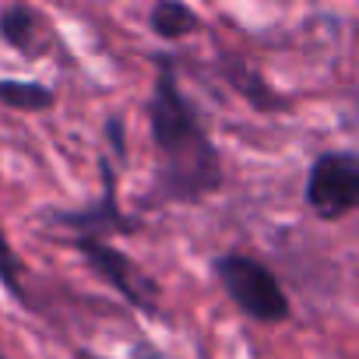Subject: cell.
<instances>
[{
    "label": "cell",
    "mask_w": 359,
    "mask_h": 359,
    "mask_svg": "<svg viewBox=\"0 0 359 359\" xmlns=\"http://www.w3.org/2000/svg\"><path fill=\"white\" fill-rule=\"evenodd\" d=\"M148 134L155 148V172L141 194V208L201 205L226 187L222 151L198 102L180 88L176 60L169 53L155 57V81L148 99Z\"/></svg>",
    "instance_id": "cell-1"
},
{
    "label": "cell",
    "mask_w": 359,
    "mask_h": 359,
    "mask_svg": "<svg viewBox=\"0 0 359 359\" xmlns=\"http://www.w3.org/2000/svg\"><path fill=\"white\" fill-rule=\"evenodd\" d=\"M212 275L226 299L254 324H285L292 317V299L282 278L254 254L226 250L212 257Z\"/></svg>",
    "instance_id": "cell-2"
},
{
    "label": "cell",
    "mask_w": 359,
    "mask_h": 359,
    "mask_svg": "<svg viewBox=\"0 0 359 359\" xmlns=\"http://www.w3.org/2000/svg\"><path fill=\"white\" fill-rule=\"evenodd\" d=\"M74 247V254L81 257V264L106 285L113 289L130 310H137L148 320H162V289L158 282L134 261L127 257L116 243L109 240H88V236H74L67 240Z\"/></svg>",
    "instance_id": "cell-3"
},
{
    "label": "cell",
    "mask_w": 359,
    "mask_h": 359,
    "mask_svg": "<svg viewBox=\"0 0 359 359\" xmlns=\"http://www.w3.org/2000/svg\"><path fill=\"white\" fill-rule=\"evenodd\" d=\"M306 208L320 222H341L359 208V155L352 148L320 151L306 169Z\"/></svg>",
    "instance_id": "cell-4"
},
{
    "label": "cell",
    "mask_w": 359,
    "mask_h": 359,
    "mask_svg": "<svg viewBox=\"0 0 359 359\" xmlns=\"http://www.w3.org/2000/svg\"><path fill=\"white\" fill-rule=\"evenodd\" d=\"M99 198L92 205H81V208H57L50 212V226L57 229H67L71 240L74 236H88V240H109L113 236H134L141 233V219L137 215H127L120 208V191H116V162L109 155H99Z\"/></svg>",
    "instance_id": "cell-5"
},
{
    "label": "cell",
    "mask_w": 359,
    "mask_h": 359,
    "mask_svg": "<svg viewBox=\"0 0 359 359\" xmlns=\"http://www.w3.org/2000/svg\"><path fill=\"white\" fill-rule=\"evenodd\" d=\"M46 18L32 4H8L0 8V43L11 46L15 53L36 60L46 50Z\"/></svg>",
    "instance_id": "cell-6"
},
{
    "label": "cell",
    "mask_w": 359,
    "mask_h": 359,
    "mask_svg": "<svg viewBox=\"0 0 359 359\" xmlns=\"http://www.w3.org/2000/svg\"><path fill=\"white\" fill-rule=\"evenodd\" d=\"M148 29L162 43H180L187 36H198L205 29V18L191 4H180V0H158V4L148 11Z\"/></svg>",
    "instance_id": "cell-7"
},
{
    "label": "cell",
    "mask_w": 359,
    "mask_h": 359,
    "mask_svg": "<svg viewBox=\"0 0 359 359\" xmlns=\"http://www.w3.org/2000/svg\"><path fill=\"white\" fill-rule=\"evenodd\" d=\"M226 78H229V85H233L254 109H261V113H278V109L289 106V99H282V95L264 81V74L254 71V67L243 64V60H226Z\"/></svg>",
    "instance_id": "cell-8"
},
{
    "label": "cell",
    "mask_w": 359,
    "mask_h": 359,
    "mask_svg": "<svg viewBox=\"0 0 359 359\" xmlns=\"http://www.w3.org/2000/svg\"><path fill=\"white\" fill-rule=\"evenodd\" d=\"M0 106L15 113H46L57 106V92L29 78H0Z\"/></svg>",
    "instance_id": "cell-9"
},
{
    "label": "cell",
    "mask_w": 359,
    "mask_h": 359,
    "mask_svg": "<svg viewBox=\"0 0 359 359\" xmlns=\"http://www.w3.org/2000/svg\"><path fill=\"white\" fill-rule=\"evenodd\" d=\"M29 268H25V261H22V254L15 250V243L8 240V233H4V226H0V289H4L15 303H22V306H29L32 299H29Z\"/></svg>",
    "instance_id": "cell-10"
},
{
    "label": "cell",
    "mask_w": 359,
    "mask_h": 359,
    "mask_svg": "<svg viewBox=\"0 0 359 359\" xmlns=\"http://www.w3.org/2000/svg\"><path fill=\"white\" fill-rule=\"evenodd\" d=\"M102 134H106V155L113 151L116 162H127V120H123L120 113H113V116L106 120Z\"/></svg>",
    "instance_id": "cell-11"
},
{
    "label": "cell",
    "mask_w": 359,
    "mask_h": 359,
    "mask_svg": "<svg viewBox=\"0 0 359 359\" xmlns=\"http://www.w3.org/2000/svg\"><path fill=\"white\" fill-rule=\"evenodd\" d=\"M78 359H106V355H95V352H78Z\"/></svg>",
    "instance_id": "cell-12"
},
{
    "label": "cell",
    "mask_w": 359,
    "mask_h": 359,
    "mask_svg": "<svg viewBox=\"0 0 359 359\" xmlns=\"http://www.w3.org/2000/svg\"><path fill=\"white\" fill-rule=\"evenodd\" d=\"M0 359H8V355H4V348H0Z\"/></svg>",
    "instance_id": "cell-13"
}]
</instances>
